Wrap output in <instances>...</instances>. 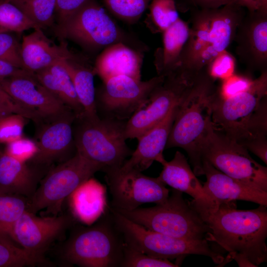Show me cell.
I'll list each match as a JSON object with an SVG mask.
<instances>
[{"mask_svg":"<svg viewBox=\"0 0 267 267\" xmlns=\"http://www.w3.org/2000/svg\"><path fill=\"white\" fill-rule=\"evenodd\" d=\"M235 201L213 210L197 212L208 227L206 237L228 252L239 267H258L267 261V206L239 210Z\"/></svg>","mask_w":267,"mask_h":267,"instance_id":"cell-1","label":"cell"},{"mask_svg":"<svg viewBox=\"0 0 267 267\" xmlns=\"http://www.w3.org/2000/svg\"><path fill=\"white\" fill-rule=\"evenodd\" d=\"M217 89L206 70L197 75L192 86L177 106L166 146V149H184L196 176L201 175L200 148L212 125V105Z\"/></svg>","mask_w":267,"mask_h":267,"instance_id":"cell-2","label":"cell"},{"mask_svg":"<svg viewBox=\"0 0 267 267\" xmlns=\"http://www.w3.org/2000/svg\"><path fill=\"white\" fill-rule=\"evenodd\" d=\"M267 70L254 79L250 88L234 97L222 99L217 94L212 105L213 128L239 143L267 135Z\"/></svg>","mask_w":267,"mask_h":267,"instance_id":"cell-3","label":"cell"},{"mask_svg":"<svg viewBox=\"0 0 267 267\" xmlns=\"http://www.w3.org/2000/svg\"><path fill=\"white\" fill-rule=\"evenodd\" d=\"M105 211L94 224L76 228L65 243L63 260L81 267H119L125 243L111 212Z\"/></svg>","mask_w":267,"mask_h":267,"instance_id":"cell-4","label":"cell"},{"mask_svg":"<svg viewBox=\"0 0 267 267\" xmlns=\"http://www.w3.org/2000/svg\"><path fill=\"white\" fill-rule=\"evenodd\" d=\"M74 139L76 152L106 172L120 168L133 151L127 145L126 121L98 117L76 118Z\"/></svg>","mask_w":267,"mask_h":267,"instance_id":"cell-5","label":"cell"},{"mask_svg":"<svg viewBox=\"0 0 267 267\" xmlns=\"http://www.w3.org/2000/svg\"><path fill=\"white\" fill-rule=\"evenodd\" d=\"M163 202L148 208L117 211L150 230L187 240L206 239L208 227L182 192L174 189Z\"/></svg>","mask_w":267,"mask_h":267,"instance_id":"cell-6","label":"cell"},{"mask_svg":"<svg viewBox=\"0 0 267 267\" xmlns=\"http://www.w3.org/2000/svg\"><path fill=\"white\" fill-rule=\"evenodd\" d=\"M54 32L61 41H71L90 52L120 42L137 49L132 39L95 0H89L64 21L55 25Z\"/></svg>","mask_w":267,"mask_h":267,"instance_id":"cell-7","label":"cell"},{"mask_svg":"<svg viewBox=\"0 0 267 267\" xmlns=\"http://www.w3.org/2000/svg\"><path fill=\"white\" fill-rule=\"evenodd\" d=\"M109 208L125 244L129 248L169 260L198 255L210 258L216 264H224L225 258L212 249L206 239L187 240L168 236L147 229Z\"/></svg>","mask_w":267,"mask_h":267,"instance_id":"cell-8","label":"cell"},{"mask_svg":"<svg viewBox=\"0 0 267 267\" xmlns=\"http://www.w3.org/2000/svg\"><path fill=\"white\" fill-rule=\"evenodd\" d=\"M102 168L77 152L49 171L29 200L27 210L57 216L65 199Z\"/></svg>","mask_w":267,"mask_h":267,"instance_id":"cell-9","label":"cell"},{"mask_svg":"<svg viewBox=\"0 0 267 267\" xmlns=\"http://www.w3.org/2000/svg\"><path fill=\"white\" fill-rule=\"evenodd\" d=\"M200 155L201 161H207L222 173L267 192V167L254 160L234 139L215 129L212 124L201 146Z\"/></svg>","mask_w":267,"mask_h":267,"instance_id":"cell-10","label":"cell"},{"mask_svg":"<svg viewBox=\"0 0 267 267\" xmlns=\"http://www.w3.org/2000/svg\"><path fill=\"white\" fill-rule=\"evenodd\" d=\"M197 75L178 68L165 76L148 98L126 121L127 139H137L163 119L183 99Z\"/></svg>","mask_w":267,"mask_h":267,"instance_id":"cell-11","label":"cell"},{"mask_svg":"<svg viewBox=\"0 0 267 267\" xmlns=\"http://www.w3.org/2000/svg\"><path fill=\"white\" fill-rule=\"evenodd\" d=\"M164 78L157 75L142 81L118 75L102 81L96 91L97 111L102 114L100 117L127 121Z\"/></svg>","mask_w":267,"mask_h":267,"instance_id":"cell-12","label":"cell"},{"mask_svg":"<svg viewBox=\"0 0 267 267\" xmlns=\"http://www.w3.org/2000/svg\"><path fill=\"white\" fill-rule=\"evenodd\" d=\"M105 173L112 196L110 207L115 211H131L144 203H161L169 196L170 189L158 177L119 168Z\"/></svg>","mask_w":267,"mask_h":267,"instance_id":"cell-13","label":"cell"},{"mask_svg":"<svg viewBox=\"0 0 267 267\" xmlns=\"http://www.w3.org/2000/svg\"><path fill=\"white\" fill-rule=\"evenodd\" d=\"M72 222L65 215L39 217L26 211L13 226L9 237L33 257L43 264L44 255Z\"/></svg>","mask_w":267,"mask_h":267,"instance_id":"cell-14","label":"cell"},{"mask_svg":"<svg viewBox=\"0 0 267 267\" xmlns=\"http://www.w3.org/2000/svg\"><path fill=\"white\" fill-rule=\"evenodd\" d=\"M0 86L18 104L50 121L70 111V108L52 94L35 77H12L0 79Z\"/></svg>","mask_w":267,"mask_h":267,"instance_id":"cell-15","label":"cell"},{"mask_svg":"<svg viewBox=\"0 0 267 267\" xmlns=\"http://www.w3.org/2000/svg\"><path fill=\"white\" fill-rule=\"evenodd\" d=\"M233 41L241 62L253 71L267 70V12L248 11L237 27Z\"/></svg>","mask_w":267,"mask_h":267,"instance_id":"cell-16","label":"cell"},{"mask_svg":"<svg viewBox=\"0 0 267 267\" xmlns=\"http://www.w3.org/2000/svg\"><path fill=\"white\" fill-rule=\"evenodd\" d=\"M76 116L73 111L48 121L36 141L38 151L30 161L35 166H47L59 160L75 146L73 124Z\"/></svg>","mask_w":267,"mask_h":267,"instance_id":"cell-17","label":"cell"},{"mask_svg":"<svg viewBox=\"0 0 267 267\" xmlns=\"http://www.w3.org/2000/svg\"><path fill=\"white\" fill-rule=\"evenodd\" d=\"M244 9L231 3L212 9L208 42L199 59L198 73L205 70L213 59L233 42L237 27L245 15Z\"/></svg>","mask_w":267,"mask_h":267,"instance_id":"cell-18","label":"cell"},{"mask_svg":"<svg viewBox=\"0 0 267 267\" xmlns=\"http://www.w3.org/2000/svg\"><path fill=\"white\" fill-rule=\"evenodd\" d=\"M161 164L163 168L158 178L166 185L191 196L190 204L197 212L217 207L218 204L206 193L187 159L180 151H177L171 161L165 160Z\"/></svg>","mask_w":267,"mask_h":267,"instance_id":"cell-19","label":"cell"},{"mask_svg":"<svg viewBox=\"0 0 267 267\" xmlns=\"http://www.w3.org/2000/svg\"><path fill=\"white\" fill-rule=\"evenodd\" d=\"M201 175L206 181L203 187L217 204L239 200L267 206V192L254 188L220 172L207 161H202Z\"/></svg>","mask_w":267,"mask_h":267,"instance_id":"cell-20","label":"cell"},{"mask_svg":"<svg viewBox=\"0 0 267 267\" xmlns=\"http://www.w3.org/2000/svg\"><path fill=\"white\" fill-rule=\"evenodd\" d=\"M178 104L174 106L159 123L137 139L136 148L133 151L130 158L119 168L120 170L142 172L147 169L154 161L162 164L165 160L163 153L166 149Z\"/></svg>","mask_w":267,"mask_h":267,"instance_id":"cell-21","label":"cell"},{"mask_svg":"<svg viewBox=\"0 0 267 267\" xmlns=\"http://www.w3.org/2000/svg\"><path fill=\"white\" fill-rule=\"evenodd\" d=\"M23 37L20 54L24 70L34 74L64 59H78L69 49L65 41L55 44L37 28Z\"/></svg>","mask_w":267,"mask_h":267,"instance_id":"cell-22","label":"cell"},{"mask_svg":"<svg viewBox=\"0 0 267 267\" xmlns=\"http://www.w3.org/2000/svg\"><path fill=\"white\" fill-rule=\"evenodd\" d=\"M143 57L142 50L117 43L101 50L96 58L93 71L102 81L118 75L141 80Z\"/></svg>","mask_w":267,"mask_h":267,"instance_id":"cell-23","label":"cell"},{"mask_svg":"<svg viewBox=\"0 0 267 267\" xmlns=\"http://www.w3.org/2000/svg\"><path fill=\"white\" fill-rule=\"evenodd\" d=\"M36 169L2 152L0 155V193L30 199L38 186Z\"/></svg>","mask_w":267,"mask_h":267,"instance_id":"cell-24","label":"cell"},{"mask_svg":"<svg viewBox=\"0 0 267 267\" xmlns=\"http://www.w3.org/2000/svg\"><path fill=\"white\" fill-rule=\"evenodd\" d=\"M189 27L180 18L163 32V46L155 54L157 75L166 76L180 67L181 53L188 39Z\"/></svg>","mask_w":267,"mask_h":267,"instance_id":"cell-25","label":"cell"},{"mask_svg":"<svg viewBox=\"0 0 267 267\" xmlns=\"http://www.w3.org/2000/svg\"><path fill=\"white\" fill-rule=\"evenodd\" d=\"M60 61L35 73L37 80L55 97L70 108L76 118L84 116V110L71 79Z\"/></svg>","mask_w":267,"mask_h":267,"instance_id":"cell-26","label":"cell"},{"mask_svg":"<svg viewBox=\"0 0 267 267\" xmlns=\"http://www.w3.org/2000/svg\"><path fill=\"white\" fill-rule=\"evenodd\" d=\"M212 9L201 8L194 14L189 27L188 39L182 49L180 67L182 70L198 74L197 64L208 42Z\"/></svg>","mask_w":267,"mask_h":267,"instance_id":"cell-27","label":"cell"},{"mask_svg":"<svg viewBox=\"0 0 267 267\" xmlns=\"http://www.w3.org/2000/svg\"><path fill=\"white\" fill-rule=\"evenodd\" d=\"M104 187L95 179L90 178L82 183L70 196L75 216L81 221L91 223L105 211Z\"/></svg>","mask_w":267,"mask_h":267,"instance_id":"cell-28","label":"cell"},{"mask_svg":"<svg viewBox=\"0 0 267 267\" xmlns=\"http://www.w3.org/2000/svg\"><path fill=\"white\" fill-rule=\"evenodd\" d=\"M61 64L68 73L84 110V116L95 119L98 115L96 103V90L94 84L95 74L93 68L88 67L76 59H64Z\"/></svg>","mask_w":267,"mask_h":267,"instance_id":"cell-29","label":"cell"},{"mask_svg":"<svg viewBox=\"0 0 267 267\" xmlns=\"http://www.w3.org/2000/svg\"><path fill=\"white\" fill-rule=\"evenodd\" d=\"M29 200L20 195L0 193V234L10 238L13 225L28 209Z\"/></svg>","mask_w":267,"mask_h":267,"instance_id":"cell-30","label":"cell"},{"mask_svg":"<svg viewBox=\"0 0 267 267\" xmlns=\"http://www.w3.org/2000/svg\"><path fill=\"white\" fill-rule=\"evenodd\" d=\"M15 5L38 28L43 29L53 26L56 0H23Z\"/></svg>","mask_w":267,"mask_h":267,"instance_id":"cell-31","label":"cell"},{"mask_svg":"<svg viewBox=\"0 0 267 267\" xmlns=\"http://www.w3.org/2000/svg\"><path fill=\"white\" fill-rule=\"evenodd\" d=\"M38 28L17 6L0 0V33H21Z\"/></svg>","mask_w":267,"mask_h":267,"instance_id":"cell-32","label":"cell"},{"mask_svg":"<svg viewBox=\"0 0 267 267\" xmlns=\"http://www.w3.org/2000/svg\"><path fill=\"white\" fill-rule=\"evenodd\" d=\"M10 239L0 233V267H33L43 264Z\"/></svg>","mask_w":267,"mask_h":267,"instance_id":"cell-33","label":"cell"},{"mask_svg":"<svg viewBox=\"0 0 267 267\" xmlns=\"http://www.w3.org/2000/svg\"><path fill=\"white\" fill-rule=\"evenodd\" d=\"M107 9L116 17L128 24L137 22L151 0H103Z\"/></svg>","mask_w":267,"mask_h":267,"instance_id":"cell-34","label":"cell"},{"mask_svg":"<svg viewBox=\"0 0 267 267\" xmlns=\"http://www.w3.org/2000/svg\"><path fill=\"white\" fill-rule=\"evenodd\" d=\"M150 11L154 27L162 33L179 18L175 0H153Z\"/></svg>","mask_w":267,"mask_h":267,"instance_id":"cell-35","label":"cell"},{"mask_svg":"<svg viewBox=\"0 0 267 267\" xmlns=\"http://www.w3.org/2000/svg\"><path fill=\"white\" fill-rule=\"evenodd\" d=\"M168 259L158 258L131 249L125 244L124 256L120 267H177Z\"/></svg>","mask_w":267,"mask_h":267,"instance_id":"cell-36","label":"cell"},{"mask_svg":"<svg viewBox=\"0 0 267 267\" xmlns=\"http://www.w3.org/2000/svg\"><path fill=\"white\" fill-rule=\"evenodd\" d=\"M27 118L19 114L0 117V144H8L23 136Z\"/></svg>","mask_w":267,"mask_h":267,"instance_id":"cell-37","label":"cell"},{"mask_svg":"<svg viewBox=\"0 0 267 267\" xmlns=\"http://www.w3.org/2000/svg\"><path fill=\"white\" fill-rule=\"evenodd\" d=\"M235 62V58L225 50L216 56L205 70L208 75L213 80L223 81L234 74Z\"/></svg>","mask_w":267,"mask_h":267,"instance_id":"cell-38","label":"cell"},{"mask_svg":"<svg viewBox=\"0 0 267 267\" xmlns=\"http://www.w3.org/2000/svg\"><path fill=\"white\" fill-rule=\"evenodd\" d=\"M254 79L243 75H233L222 81L221 86L217 88L219 97L226 99L247 91L253 84Z\"/></svg>","mask_w":267,"mask_h":267,"instance_id":"cell-39","label":"cell"},{"mask_svg":"<svg viewBox=\"0 0 267 267\" xmlns=\"http://www.w3.org/2000/svg\"><path fill=\"white\" fill-rule=\"evenodd\" d=\"M37 151L36 141L23 136L6 144L3 152L20 161L28 163Z\"/></svg>","mask_w":267,"mask_h":267,"instance_id":"cell-40","label":"cell"},{"mask_svg":"<svg viewBox=\"0 0 267 267\" xmlns=\"http://www.w3.org/2000/svg\"><path fill=\"white\" fill-rule=\"evenodd\" d=\"M20 44L9 33H0V59L24 69Z\"/></svg>","mask_w":267,"mask_h":267,"instance_id":"cell-41","label":"cell"},{"mask_svg":"<svg viewBox=\"0 0 267 267\" xmlns=\"http://www.w3.org/2000/svg\"><path fill=\"white\" fill-rule=\"evenodd\" d=\"M0 113L2 116L13 113L19 114L36 122H40L41 120L34 113L18 104L0 86Z\"/></svg>","mask_w":267,"mask_h":267,"instance_id":"cell-42","label":"cell"},{"mask_svg":"<svg viewBox=\"0 0 267 267\" xmlns=\"http://www.w3.org/2000/svg\"><path fill=\"white\" fill-rule=\"evenodd\" d=\"M89 0H56L55 14L57 24L64 21Z\"/></svg>","mask_w":267,"mask_h":267,"instance_id":"cell-43","label":"cell"},{"mask_svg":"<svg viewBox=\"0 0 267 267\" xmlns=\"http://www.w3.org/2000/svg\"><path fill=\"white\" fill-rule=\"evenodd\" d=\"M247 150H249L266 165L267 164V135H261L250 138L240 143Z\"/></svg>","mask_w":267,"mask_h":267,"instance_id":"cell-44","label":"cell"},{"mask_svg":"<svg viewBox=\"0 0 267 267\" xmlns=\"http://www.w3.org/2000/svg\"><path fill=\"white\" fill-rule=\"evenodd\" d=\"M19 76L35 77V74L0 59V79Z\"/></svg>","mask_w":267,"mask_h":267,"instance_id":"cell-45","label":"cell"},{"mask_svg":"<svg viewBox=\"0 0 267 267\" xmlns=\"http://www.w3.org/2000/svg\"><path fill=\"white\" fill-rule=\"evenodd\" d=\"M228 3L246 8L249 12H267V0H229Z\"/></svg>","mask_w":267,"mask_h":267,"instance_id":"cell-46","label":"cell"},{"mask_svg":"<svg viewBox=\"0 0 267 267\" xmlns=\"http://www.w3.org/2000/svg\"><path fill=\"white\" fill-rule=\"evenodd\" d=\"M194 3L201 8L216 9L223 6L229 2V0H192Z\"/></svg>","mask_w":267,"mask_h":267,"instance_id":"cell-47","label":"cell"},{"mask_svg":"<svg viewBox=\"0 0 267 267\" xmlns=\"http://www.w3.org/2000/svg\"><path fill=\"white\" fill-rule=\"evenodd\" d=\"M8 0L11 2L13 4H15L22 1L23 0Z\"/></svg>","mask_w":267,"mask_h":267,"instance_id":"cell-48","label":"cell"},{"mask_svg":"<svg viewBox=\"0 0 267 267\" xmlns=\"http://www.w3.org/2000/svg\"><path fill=\"white\" fill-rule=\"evenodd\" d=\"M2 116V115L0 113V117Z\"/></svg>","mask_w":267,"mask_h":267,"instance_id":"cell-49","label":"cell"},{"mask_svg":"<svg viewBox=\"0 0 267 267\" xmlns=\"http://www.w3.org/2000/svg\"><path fill=\"white\" fill-rule=\"evenodd\" d=\"M1 153H2V152H1L0 151V155L1 154Z\"/></svg>","mask_w":267,"mask_h":267,"instance_id":"cell-50","label":"cell"}]
</instances>
